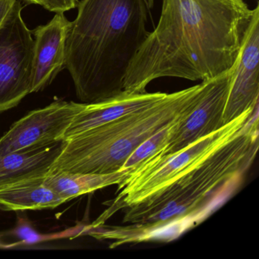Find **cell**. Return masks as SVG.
<instances>
[{
	"label": "cell",
	"mask_w": 259,
	"mask_h": 259,
	"mask_svg": "<svg viewBox=\"0 0 259 259\" xmlns=\"http://www.w3.org/2000/svg\"><path fill=\"white\" fill-rule=\"evenodd\" d=\"M207 82L167 94L150 107L66 140L48 175H108L118 172L145 141L192 111Z\"/></svg>",
	"instance_id": "4"
},
{
	"label": "cell",
	"mask_w": 259,
	"mask_h": 259,
	"mask_svg": "<svg viewBox=\"0 0 259 259\" xmlns=\"http://www.w3.org/2000/svg\"><path fill=\"white\" fill-rule=\"evenodd\" d=\"M15 234L22 242L27 244L36 243L43 240V236L38 234L34 228L25 222L18 224Z\"/></svg>",
	"instance_id": "16"
},
{
	"label": "cell",
	"mask_w": 259,
	"mask_h": 259,
	"mask_svg": "<svg viewBox=\"0 0 259 259\" xmlns=\"http://www.w3.org/2000/svg\"><path fill=\"white\" fill-rule=\"evenodd\" d=\"M66 40V63L84 104L118 96L132 60L149 34L148 0H81Z\"/></svg>",
	"instance_id": "3"
},
{
	"label": "cell",
	"mask_w": 259,
	"mask_h": 259,
	"mask_svg": "<svg viewBox=\"0 0 259 259\" xmlns=\"http://www.w3.org/2000/svg\"><path fill=\"white\" fill-rule=\"evenodd\" d=\"M256 107L218 131L171 156L158 166L132 174L123 186L117 191L116 198L107 202L108 207L89 227L96 228L104 225L116 212L140 202L171 180L184 174L201 159L236 136L246 124Z\"/></svg>",
	"instance_id": "5"
},
{
	"label": "cell",
	"mask_w": 259,
	"mask_h": 259,
	"mask_svg": "<svg viewBox=\"0 0 259 259\" xmlns=\"http://www.w3.org/2000/svg\"><path fill=\"white\" fill-rule=\"evenodd\" d=\"M20 0L0 28V113L17 107L31 94L34 40L22 16Z\"/></svg>",
	"instance_id": "7"
},
{
	"label": "cell",
	"mask_w": 259,
	"mask_h": 259,
	"mask_svg": "<svg viewBox=\"0 0 259 259\" xmlns=\"http://www.w3.org/2000/svg\"><path fill=\"white\" fill-rule=\"evenodd\" d=\"M45 179H33L0 189V210L19 211L54 209L66 202L45 185Z\"/></svg>",
	"instance_id": "13"
},
{
	"label": "cell",
	"mask_w": 259,
	"mask_h": 259,
	"mask_svg": "<svg viewBox=\"0 0 259 259\" xmlns=\"http://www.w3.org/2000/svg\"><path fill=\"white\" fill-rule=\"evenodd\" d=\"M258 106L243 128L184 174L140 202L123 209L125 225H102L91 236L113 241L110 247L147 241H171L204 218L224 192L236 186L252 164L259 147Z\"/></svg>",
	"instance_id": "2"
},
{
	"label": "cell",
	"mask_w": 259,
	"mask_h": 259,
	"mask_svg": "<svg viewBox=\"0 0 259 259\" xmlns=\"http://www.w3.org/2000/svg\"><path fill=\"white\" fill-rule=\"evenodd\" d=\"M25 4H35V5L43 6V0H22Z\"/></svg>",
	"instance_id": "19"
},
{
	"label": "cell",
	"mask_w": 259,
	"mask_h": 259,
	"mask_svg": "<svg viewBox=\"0 0 259 259\" xmlns=\"http://www.w3.org/2000/svg\"><path fill=\"white\" fill-rule=\"evenodd\" d=\"M130 176L131 171L127 169L108 175H48L45 183L66 202L80 195L113 185L117 186L119 191Z\"/></svg>",
	"instance_id": "14"
},
{
	"label": "cell",
	"mask_w": 259,
	"mask_h": 259,
	"mask_svg": "<svg viewBox=\"0 0 259 259\" xmlns=\"http://www.w3.org/2000/svg\"><path fill=\"white\" fill-rule=\"evenodd\" d=\"M84 103L57 101L33 110L12 125L0 139V156L49 146L63 135Z\"/></svg>",
	"instance_id": "8"
},
{
	"label": "cell",
	"mask_w": 259,
	"mask_h": 259,
	"mask_svg": "<svg viewBox=\"0 0 259 259\" xmlns=\"http://www.w3.org/2000/svg\"><path fill=\"white\" fill-rule=\"evenodd\" d=\"M78 0H43L44 8L52 13H64L75 8Z\"/></svg>",
	"instance_id": "17"
},
{
	"label": "cell",
	"mask_w": 259,
	"mask_h": 259,
	"mask_svg": "<svg viewBox=\"0 0 259 259\" xmlns=\"http://www.w3.org/2000/svg\"><path fill=\"white\" fill-rule=\"evenodd\" d=\"M254 13L244 0H163L157 26L127 69L124 92L145 93L160 78L205 81L228 72Z\"/></svg>",
	"instance_id": "1"
},
{
	"label": "cell",
	"mask_w": 259,
	"mask_h": 259,
	"mask_svg": "<svg viewBox=\"0 0 259 259\" xmlns=\"http://www.w3.org/2000/svg\"><path fill=\"white\" fill-rule=\"evenodd\" d=\"M167 93L135 94L123 92L118 96L100 102L84 104L63 135L69 140L84 132L104 125L116 118L146 108L160 101Z\"/></svg>",
	"instance_id": "11"
},
{
	"label": "cell",
	"mask_w": 259,
	"mask_h": 259,
	"mask_svg": "<svg viewBox=\"0 0 259 259\" xmlns=\"http://www.w3.org/2000/svg\"><path fill=\"white\" fill-rule=\"evenodd\" d=\"M259 101V6L254 13L235 69L223 115L224 125L230 123Z\"/></svg>",
	"instance_id": "9"
},
{
	"label": "cell",
	"mask_w": 259,
	"mask_h": 259,
	"mask_svg": "<svg viewBox=\"0 0 259 259\" xmlns=\"http://www.w3.org/2000/svg\"><path fill=\"white\" fill-rule=\"evenodd\" d=\"M172 124L142 144L130 156V158L127 160L121 169H127L132 172L142 162L145 161L148 157L154 155L159 150L161 149L166 142V138L169 134V128Z\"/></svg>",
	"instance_id": "15"
},
{
	"label": "cell",
	"mask_w": 259,
	"mask_h": 259,
	"mask_svg": "<svg viewBox=\"0 0 259 259\" xmlns=\"http://www.w3.org/2000/svg\"><path fill=\"white\" fill-rule=\"evenodd\" d=\"M16 3V0H0V28L8 20Z\"/></svg>",
	"instance_id": "18"
},
{
	"label": "cell",
	"mask_w": 259,
	"mask_h": 259,
	"mask_svg": "<svg viewBox=\"0 0 259 259\" xmlns=\"http://www.w3.org/2000/svg\"><path fill=\"white\" fill-rule=\"evenodd\" d=\"M71 22L64 13H56L47 25L33 30L34 54L31 93L46 89L65 68L66 40Z\"/></svg>",
	"instance_id": "10"
},
{
	"label": "cell",
	"mask_w": 259,
	"mask_h": 259,
	"mask_svg": "<svg viewBox=\"0 0 259 259\" xmlns=\"http://www.w3.org/2000/svg\"><path fill=\"white\" fill-rule=\"evenodd\" d=\"M236 64L228 72L207 81L192 111L170 125L163 148L142 162L132 174L158 166L171 156L224 126L223 115Z\"/></svg>",
	"instance_id": "6"
},
{
	"label": "cell",
	"mask_w": 259,
	"mask_h": 259,
	"mask_svg": "<svg viewBox=\"0 0 259 259\" xmlns=\"http://www.w3.org/2000/svg\"><path fill=\"white\" fill-rule=\"evenodd\" d=\"M65 144L66 140H61L45 148L0 156V189L46 177Z\"/></svg>",
	"instance_id": "12"
}]
</instances>
